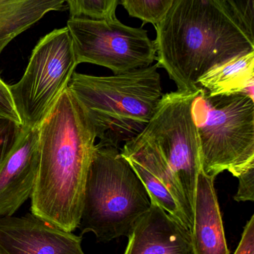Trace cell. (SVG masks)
I'll list each match as a JSON object with an SVG mask.
<instances>
[{"instance_id":"obj_4","label":"cell","mask_w":254,"mask_h":254,"mask_svg":"<svg viewBox=\"0 0 254 254\" xmlns=\"http://www.w3.org/2000/svg\"><path fill=\"white\" fill-rule=\"evenodd\" d=\"M159 65L107 77L75 72L68 84L101 144L119 147L147 126L162 98Z\"/></svg>"},{"instance_id":"obj_10","label":"cell","mask_w":254,"mask_h":254,"mask_svg":"<svg viewBox=\"0 0 254 254\" xmlns=\"http://www.w3.org/2000/svg\"><path fill=\"white\" fill-rule=\"evenodd\" d=\"M39 161V128H22L16 144L0 164V217L13 216L31 198Z\"/></svg>"},{"instance_id":"obj_13","label":"cell","mask_w":254,"mask_h":254,"mask_svg":"<svg viewBox=\"0 0 254 254\" xmlns=\"http://www.w3.org/2000/svg\"><path fill=\"white\" fill-rule=\"evenodd\" d=\"M210 96L241 94L254 100V52L215 67L198 80Z\"/></svg>"},{"instance_id":"obj_11","label":"cell","mask_w":254,"mask_h":254,"mask_svg":"<svg viewBox=\"0 0 254 254\" xmlns=\"http://www.w3.org/2000/svg\"><path fill=\"white\" fill-rule=\"evenodd\" d=\"M124 254H194L191 230L152 201L128 237Z\"/></svg>"},{"instance_id":"obj_1","label":"cell","mask_w":254,"mask_h":254,"mask_svg":"<svg viewBox=\"0 0 254 254\" xmlns=\"http://www.w3.org/2000/svg\"><path fill=\"white\" fill-rule=\"evenodd\" d=\"M199 89L163 95L147 126L121 149L144 184L151 201L190 230L201 170L191 107Z\"/></svg>"},{"instance_id":"obj_9","label":"cell","mask_w":254,"mask_h":254,"mask_svg":"<svg viewBox=\"0 0 254 254\" xmlns=\"http://www.w3.org/2000/svg\"><path fill=\"white\" fill-rule=\"evenodd\" d=\"M82 242L31 213L0 218V254H85Z\"/></svg>"},{"instance_id":"obj_18","label":"cell","mask_w":254,"mask_h":254,"mask_svg":"<svg viewBox=\"0 0 254 254\" xmlns=\"http://www.w3.org/2000/svg\"><path fill=\"white\" fill-rule=\"evenodd\" d=\"M246 31L254 38V0H222Z\"/></svg>"},{"instance_id":"obj_16","label":"cell","mask_w":254,"mask_h":254,"mask_svg":"<svg viewBox=\"0 0 254 254\" xmlns=\"http://www.w3.org/2000/svg\"><path fill=\"white\" fill-rule=\"evenodd\" d=\"M175 0H120L130 16L156 25Z\"/></svg>"},{"instance_id":"obj_14","label":"cell","mask_w":254,"mask_h":254,"mask_svg":"<svg viewBox=\"0 0 254 254\" xmlns=\"http://www.w3.org/2000/svg\"><path fill=\"white\" fill-rule=\"evenodd\" d=\"M67 0H0V55L10 41Z\"/></svg>"},{"instance_id":"obj_12","label":"cell","mask_w":254,"mask_h":254,"mask_svg":"<svg viewBox=\"0 0 254 254\" xmlns=\"http://www.w3.org/2000/svg\"><path fill=\"white\" fill-rule=\"evenodd\" d=\"M215 179L202 169L198 174L191 227L194 254H231L215 190Z\"/></svg>"},{"instance_id":"obj_19","label":"cell","mask_w":254,"mask_h":254,"mask_svg":"<svg viewBox=\"0 0 254 254\" xmlns=\"http://www.w3.org/2000/svg\"><path fill=\"white\" fill-rule=\"evenodd\" d=\"M0 116L20 124L8 85L0 78Z\"/></svg>"},{"instance_id":"obj_15","label":"cell","mask_w":254,"mask_h":254,"mask_svg":"<svg viewBox=\"0 0 254 254\" xmlns=\"http://www.w3.org/2000/svg\"><path fill=\"white\" fill-rule=\"evenodd\" d=\"M70 18L108 19L116 17L120 0H67Z\"/></svg>"},{"instance_id":"obj_17","label":"cell","mask_w":254,"mask_h":254,"mask_svg":"<svg viewBox=\"0 0 254 254\" xmlns=\"http://www.w3.org/2000/svg\"><path fill=\"white\" fill-rule=\"evenodd\" d=\"M22 130L20 124L0 116V164L16 144Z\"/></svg>"},{"instance_id":"obj_2","label":"cell","mask_w":254,"mask_h":254,"mask_svg":"<svg viewBox=\"0 0 254 254\" xmlns=\"http://www.w3.org/2000/svg\"><path fill=\"white\" fill-rule=\"evenodd\" d=\"M95 140L86 110L67 87L39 127L31 213L68 232L79 228Z\"/></svg>"},{"instance_id":"obj_7","label":"cell","mask_w":254,"mask_h":254,"mask_svg":"<svg viewBox=\"0 0 254 254\" xmlns=\"http://www.w3.org/2000/svg\"><path fill=\"white\" fill-rule=\"evenodd\" d=\"M79 65L67 26L39 40L23 76L9 86L23 128H39Z\"/></svg>"},{"instance_id":"obj_21","label":"cell","mask_w":254,"mask_h":254,"mask_svg":"<svg viewBox=\"0 0 254 254\" xmlns=\"http://www.w3.org/2000/svg\"><path fill=\"white\" fill-rule=\"evenodd\" d=\"M234 254H254V215L248 221Z\"/></svg>"},{"instance_id":"obj_3","label":"cell","mask_w":254,"mask_h":254,"mask_svg":"<svg viewBox=\"0 0 254 254\" xmlns=\"http://www.w3.org/2000/svg\"><path fill=\"white\" fill-rule=\"evenodd\" d=\"M157 64L178 91L227 61L254 52V38L222 0H175L155 25Z\"/></svg>"},{"instance_id":"obj_5","label":"cell","mask_w":254,"mask_h":254,"mask_svg":"<svg viewBox=\"0 0 254 254\" xmlns=\"http://www.w3.org/2000/svg\"><path fill=\"white\" fill-rule=\"evenodd\" d=\"M151 205L144 184L120 147L95 144L85 185L80 237L91 232L100 243L128 237Z\"/></svg>"},{"instance_id":"obj_6","label":"cell","mask_w":254,"mask_h":254,"mask_svg":"<svg viewBox=\"0 0 254 254\" xmlns=\"http://www.w3.org/2000/svg\"><path fill=\"white\" fill-rule=\"evenodd\" d=\"M191 113L206 174L227 170L238 178L254 165V100L241 94L210 96L200 87Z\"/></svg>"},{"instance_id":"obj_8","label":"cell","mask_w":254,"mask_h":254,"mask_svg":"<svg viewBox=\"0 0 254 254\" xmlns=\"http://www.w3.org/2000/svg\"><path fill=\"white\" fill-rule=\"evenodd\" d=\"M70 31L78 64H95L113 74L144 68L156 61L155 40L146 30L133 28L117 18H70Z\"/></svg>"},{"instance_id":"obj_20","label":"cell","mask_w":254,"mask_h":254,"mask_svg":"<svg viewBox=\"0 0 254 254\" xmlns=\"http://www.w3.org/2000/svg\"><path fill=\"white\" fill-rule=\"evenodd\" d=\"M238 191L234 195V200L241 201H254V165L251 166L238 177Z\"/></svg>"}]
</instances>
